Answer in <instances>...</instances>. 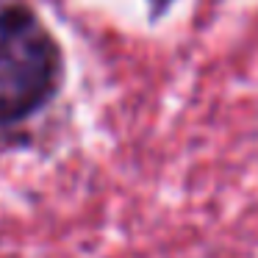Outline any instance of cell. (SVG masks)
I'll return each mask as SVG.
<instances>
[{
  "label": "cell",
  "instance_id": "obj_1",
  "mask_svg": "<svg viewBox=\"0 0 258 258\" xmlns=\"http://www.w3.org/2000/svg\"><path fill=\"white\" fill-rule=\"evenodd\" d=\"M64 50L31 6L0 0V128L28 122L64 84Z\"/></svg>",
  "mask_w": 258,
  "mask_h": 258
},
{
  "label": "cell",
  "instance_id": "obj_2",
  "mask_svg": "<svg viewBox=\"0 0 258 258\" xmlns=\"http://www.w3.org/2000/svg\"><path fill=\"white\" fill-rule=\"evenodd\" d=\"M169 3H172V0H150V6L156 9V12H164V9L169 6Z\"/></svg>",
  "mask_w": 258,
  "mask_h": 258
}]
</instances>
